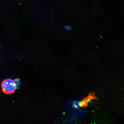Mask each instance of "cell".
Listing matches in <instances>:
<instances>
[{"label": "cell", "instance_id": "cell-2", "mask_svg": "<svg viewBox=\"0 0 124 124\" xmlns=\"http://www.w3.org/2000/svg\"><path fill=\"white\" fill-rule=\"evenodd\" d=\"M79 106L80 107H85L87 105V103H86L85 101L84 100L81 101L79 102L78 103Z\"/></svg>", "mask_w": 124, "mask_h": 124}, {"label": "cell", "instance_id": "cell-3", "mask_svg": "<svg viewBox=\"0 0 124 124\" xmlns=\"http://www.w3.org/2000/svg\"><path fill=\"white\" fill-rule=\"evenodd\" d=\"M88 98L90 99L91 100L95 98V97H94V96L92 95V94H89V96H88Z\"/></svg>", "mask_w": 124, "mask_h": 124}, {"label": "cell", "instance_id": "cell-1", "mask_svg": "<svg viewBox=\"0 0 124 124\" xmlns=\"http://www.w3.org/2000/svg\"><path fill=\"white\" fill-rule=\"evenodd\" d=\"M18 82L10 78L6 79L1 84V89L4 94H9L14 93L17 87Z\"/></svg>", "mask_w": 124, "mask_h": 124}, {"label": "cell", "instance_id": "cell-4", "mask_svg": "<svg viewBox=\"0 0 124 124\" xmlns=\"http://www.w3.org/2000/svg\"><path fill=\"white\" fill-rule=\"evenodd\" d=\"M74 107L76 108H77L78 107V106L77 105H74Z\"/></svg>", "mask_w": 124, "mask_h": 124}]
</instances>
